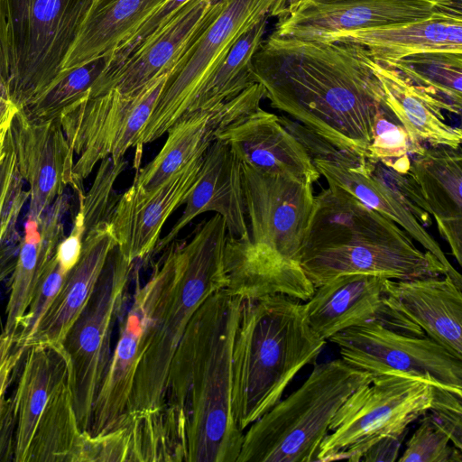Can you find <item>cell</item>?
I'll return each instance as SVG.
<instances>
[{"label": "cell", "instance_id": "cell-35", "mask_svg": "<svg viewBox=\"0 0 462 462\" xmlns=\"http://www.w3.org/2000/svg\"><path fill=\"white\" fill-rule=\"evenodd\" d=\"M268 19L263 18L237 39L200 86L185 114L213 108L256 83L252 60L263 41Z\"/></svg>", "mask_w": 462, "mask_h": 462}, {"label": "cell", "instance_id": "cell-33", "mask_svg": "<svg viewBox=\"0 0 462 462\" xmlns=\"http://www.w3.org/2000/svg\"><path fill=\"white\" fill-rule=\"evenodd\" d=\"M87 437L77 420L66 356L39 420L27 462H84Z\"/></svg>", "mask_w": 462, "mask_h": 462}, {"label": "cell", "instance_id": "cell-31", "mask_svg": "<svg viewBox=\"0 0 462 462\" xmlns=\"http://www.w3.org/2000/svg\"><path fill=\"white\" fill-rule=\"evenodd\" d=\"M65 359L62 345H32L24 354L14 396L7 402L15 462H27L39 420Z\"/></svg>", "mask_w": 462, "mask_h": 462}, {"label": "cell", "instance_id": "cell-28", "mask_svg": "<svg viewBox=\"0 0 462 462\" xmlns=\"http://www.w3.org/2000/svg\"><path fill=\"white\" fill-rule=\"evenodd\" d=\"M337 40L363 45L378 61L426 51L462 52V12L444 7L424 19L353 31Z\"/></svg>", "mask_w": 462, "mask_h": 462}, {"label": "cell", "instance_id": "cell-7", "mask_svg": "<svg viewBox=\"0 0 462 462\" xmlns=\"http://www.w3.org/2000/svg\"><path fill=\"white\" fill-rule=\"evenodd\" d=\"M374 376L342 358L315 365L297 390L244 432L236 462H317L335 413Z\"/></svg>", "mask_w": 462, "mask_h": 462}, {"label": "cell", "instance_id": "cell-36", "mask_svg": "<svg viewBox=\"0 0 462 462\" xmlns=\"http://www.w3.org/2000/svg\"><path fill=\"white\" fill-rule=\"evenodd\" d=\"M379 62L399 71L438 100L445 111L461 115L462 52L426 51Z\"/></svg>", "mask_w": 462, "mask_h": 462}, {"label": "cell", "instance_id": "cell-37", "mask_svg": "<svg viewBox=\"0 0 462 462\" xmlns=\"http://www.w3.org/2000/svg\"><path fill=\"white\" fill-rule=\"evenodd\" d=\"M112 53L61 72L58 79L41 97L28 106L19 110L32 120L45 121L60 118L63 110L85 96L106 69L111 61Z\"/></svg>", "mask_w": 462, "mask_h": 462}, {"label": "cell", "instance_id": "cell-40", "mask_svg": "<svg viewBox=\"0 0 462 462\" xmlns=\"http://www.w3.org/2000/svg\"><path fill=\"white\" fill-rule=\"evenodd\" d=\"M69 273L58 261L55 252L41 273L32 299L16 335L17 346L27 348V344L60 291Z\"/></svg>", "mask_w": 462, "mask_h": 462}, {"label": "cell", "instance_id": "cell-48", "mask_svg": "<svg viewBox=\"0 0 462 462\" xmlns=\"http://www.w3.org/2000/svg\"><path fill=\"white\" fill-rule=\"evenodd\" d=\"M409 430L400 434L386 436L374 443L362 456L364 462H394L397 461L401 446Z\"/></svg>", "mask_w": 462, "mask_h": 462}, {"label": "cell", "instance_id": "cell-47", "mask_svg": "<svg viewBox=\"0 0 462 462\" xmlns=\"http://www.w3.org/2000/svg\"><path fill=\"white\" fill-rule=\"evenodd\" d=\"M425 415L449 438L456 448H462V408L437 406Z\"/></svg>", "mask_w": 462, "mask_h": 462}, {"label": "cell", "instance_id": "cell-51", "mask_svg": "<svg viewBox=\"0 0 462 462\" xmlns=\"http://www.w3.org/2000/svg\"><path fill=\"white\" fill-rule=\"evenodd\" d=\"M302 1L312 3V4H336V3L349 2V1H355V0H302Z\"/></svg>", "mask_w": 462, "mask_h": 462}, {"label": "cell", "instance_id": "cell-25", "mask_svg": "<svg viewBox=\"0 0 462 462\" xmlns=\"http://www.w3.org/2000/svg\"><path fill=\"white\" fill-rule=\"evenodd\" d=\"M386 290L423 333L462 359V293L448 275L386 279Z\"/></svg>", "mask_w": 462, "mask_h": 462}, {"label": "cell", "instance_id": "cell-15", "mask_svg": "<svg viewBox=\"0 0 462 462\" xmlns=\"http://www.w3.org/2000/svg\"><path fill=\"white\" fill-rule=\"evenodd\" d=\"M386 278L346 274L315 288L304 303L306 320L322 339L351 327L375 322L395 331L425 335L386 290Z\"/></svg>", "mask_w": 462, "mask_h": 462}, {"label": "cell", "instance_id": "cell-22", "mask_svg": "<svg viewBox=\"0 0 462 462\" xmlns=\"http://www.w3.org/2000/svg\"><path fill=\"white\" fill-rule=\"evenodd\" d=\"M209 211L225 220L229 236L242 241L250 240L241 163L229 146L217 139L203 155L199 180L187 198L181 216L170 232L159 239L153 253L170 245L196 217Z\"/></svg>", "mask_w": 462, "mask_h": 462}, {"label": "cell", "instance_id": "cell-4", "mask_svg": "<svg viewBox=\"0 0 462 462\" xmlns=\"http://www.w3.org/2000/svg\"><path fill=\"white\" fill-rule=\"evenodd\" d=\"M326 340L309 326L304 303L284 294L244 299L232 352V410L245 430L316 363Z\"/></svg>", "mask_w": 462, "mask_h": 462}, {"label": "cell", "instance_id": "cell-9", "mask_svg": "<svg viewBox=\"0 0 462 462\" xmlns=\"http://www.w3.org/2000/svg\"><path fill=\"white\" fill-rule=\"evenodd\" d=\"M430 383L399 373L375 374L343 402L322 440L317 462H359L376 441L409 430L432 406Z\"/></svg>", "mask_w": 462, "mask_h": 462}, {"label": "cell", "instance_id": "cell-50", "mask_svg": "<svg viewBox=\"0 0 462 462\" xmlns=\"http://www.w3.org/2000/svg\"><path fill=\"white\" fill-rule=\"evenodd\" d=\"M17 107L11 102L7 103L0 111V162L5 154V141L11 120Z\"/></svg>", "mask_w": 462, "mask_h": 462}, {"label": "cell", "instance_id": "cell-17", "mask_svg": "<svg viewBox=\"0 0 462 462\" xmlns=\"http://www.w3.org/2000/svg\"><path fill=\"white\" fill-rule=\"evenodd\" d=\"M444 7L450 6L439 0L302 1L292 13L278 19L273 32L301 40L333 42L353 31L424 19Z\"/></svg>", "mask_w": 462, "mask_h": 462}, {"label": "cell", "instance_id": "cell-45", "mask_svg": "<svg viewBox=\"0 0 462 462\" xmlns=\"http://www.w3.org/2000/svg\"><path fill=\"white\" fill-rule=\"evenodd\" d=\"M26 350L16 345V336L0 332V425L7 405V388Z\"/></svg>", "mask_w": 462, "mask_h": 462}, {"label": "cell", "instance_id": "cell-11", "mask_svg": "<svg viewBox=\"0 0 462 462\" xmlns=\"http://www.w3.org/2000/svg\"><path fill=\"white\" fill-rule=\"evenodd\" d=\"M169 73L140 91L125 96L115 90L90 97L87 93L63 110L60 122L77 159L72 187L84 191L83 180L105 158L114 162L134 146L144 127Z\"/></svg>", "mask_w": 462, "mask_h": 462}, {"label": "cell", "instance_id": "cell-32", "mask_svg": "<svg viewBox=\"0 0 462 462\" xmlns=\"http://www.w3.org/2000/svg\"><path fill=\"white\" fill-rule=\"evenodd\" d=\"M165 1L93 0L63 60L60 73L112 53Z\"/></svg>", "mask_w": 462, "mask_h": 462}, {"label": "cell", "instance_id": "cell-30", "mask_svg": "<svg viewBox=\"0 0 462 462\" xmlns=\"http://www.w3.org/2000/svg\"><path fill=\"white\" fill-rule=\"evenodd\" d=\"M384 95V101L407 132L412 144L422 152L426 147L444 145L459 148L460 127L447 124L441 104L407 80L393 68L371 62Z\"/></svg>", "mask_w": 462, "mask_h": 462}, {"label": "cell", "instance_id": "cell-13", "mask_svg": "<svg viewBox=\"0 0 462 462\" xmlns=\"http://www.w3.org/2000/svg\"><path fill=\"white\" fill-rule=\"evenodd\" d=\"M175 258L176 250L172 246L143 284L139 281L141 263L135 268L132 300L118 319V337L92 406L88 430L91 436L117 428L126 414L153 311L173 271Z\"/></svg>", "mask_w": 462, "mask_h": 462}, {"label": "cell", "instance_id": "cell-38", "mask_svg": "<svg viewBox=\"0 0 462 462\" xmlns=\"http://www.w3.org/2000/svg\"><path fill=\"white\" fill-rule=\"evenodd\" d=\"M420 153L384 103L375 116L367 160L379 162L401 173H409L411 156Z\"/></svg>", "mask_w": 462, "mask_h": 462}, {"label": "cell", "instance_id": "cell-52", "mask_svg": "<svg viewBox=\"0 0 462 462\" xmlns=\"http://www.w3.org/2000/svg\"><path fill=\"white\" fill-rule=\"evenodd\" d=\"M439 1L447 6L457 7V8L462 7L461 0H439Z\"/></svg>", "mask_w": 462, "mask_h": 462}, {"label": "cell", "instance_id": "cell-14", "mask_svg": "<svg viewBox=\"0 0 462 462\" xmlns=\"http://www.w3.org/2000/svg\"><path fill=\"white\" fill-rule=\"evenodd\" d=\"M241 177L251 242L300 265L314 207L313 182L262 172L243 163Z\"/></svg>", "mask_w": 462, "mask_h": 462}, {"label": "cell", "instance_id": "cell-49", "mask_svg": "<svg viewBox=\"0 0 462 462\" xmlns=\"http://www.w3.org/2000/svg\"><path fill=\"white\" fill-rule=\"evenodd\" d=\"M21 238L5 242L0 245V283L14 270L18 253L20 249Z\"/></svg>", "mask_w": 462, "mask_h": 462}, {"label": "cell", "instance_id": "cell-10", "mask_svg": "<svg viewBox=\"0 0 462 462\" xmlns=\"http://www.w3.org/2000/svg\"><path fill=\"white\" fill-rule=\"evenodd\" d=\"M140 262L128 261L114 248L87 305L61 344L82 431L89 429L92 406L111 357L113 329L128 303L130 284Z\"/></svg>", "mask_w": 462, "mask_h": 462}, {"label": "cell", "instance_id": "cell-2", "mask_svg": "<svg viewBox=\"0 0 462 462\" xmlns=\"http://www.w3.org/2000/svg\"><path fill=\"white\" fill-rule=\"evenodd\" d=\"M244 299L222 288L187 326L170 365L164 403L185 436L186 462H236L244 432L232 410V352Z\"/></svg>", "mask_w": 462, "mask_h": 462}, {"label": "cell", "instance_id": "cell-53", "mask_svg": "<svg viewBox=\"0 0 462 462\" xmlns=\"http://www.w3.org/2000/svg\"><path fill=\"white\" fill-rule=\"evenodd\" d=\"M1 19H2V14H1V0H0V25H1Z\"/></svg>", "mask_w": 462, "mask_h": 462}, {"label": "cell", "instance_id": "cell-29", "mask_svg": "<svg viewBox=\"0 0 462 462\" xmlns=\"http://www.w3.org/2000/svg\"><path fill=\"white\" fill-rule=\"evenodd\" d=\"M69 206L68 196L63 193L44 211L39 224L28 218L25 222L18 258L11 274L3 329L7 335H17L41 273L65 237L63 218Z\"/></svg>", "mask_w": 462, "mask_h": 462}, {"label": "cell", "instance_id": "cell-18", "mask_svg": "<svg viewBox=\"0 0 462 462\" xmlns=\"http://www.w3.org/2000/svg\"><path fill=\"white\" fill-rule=\"evenodd\" d=\"M203 155L153 189L143 191L131 185L118 196L109 222L116 247L128 261L142 262L153 253L164 223L197 185Z\"/></svg>", "mask_w": 462, "mask_h": 462}, {"label": "cell", "instance_id": "cell-16", "mask_svg": "<svg viewBox=\"0 0 462 462\" xmlns=\"http://www.w3.org/2000/svg\"><path fill=\"white\" fill-rule=\"evenodd\" d=\"M9 133L19 171L29 186L28 219L39 224L43 212L72 186L75 154L60 118L32 120L17 109Z\"/></svg>", "mask_w": 462, "mask_h": 462}, {"label": "cell", "instance_id": "cell-39", "mask_svg": "<svg viewBox=\"0 0 462 462\" xmlns=\"http://www.w3.org/2000/svg\"><path fill=\"white\" fill-rule=\"evenodd\" d=\"M19 171L9 128L5 141V154L0 162V245L21 238L16 225L22 208L30 197Z\"/></svg>", "mask_w": 462, "mask_h": 462}, {"label": "cell", "instance_id": "cell-46", "mask_svg": "<svg viewBox=\"0 0 462 462\" xmlns=\"http://www.w3.org/2000/svg\"><path fill=\"white\" fill-rule=\"evenodd\" d=\"M85 235V224L82 212L79 209L70 234L58 245L56 257L60 263L69 272L79 262Z\"/></svg>", "mask_w": 462, "mask_h": 462}, {"label": "cell", "instance_id": "cell-5", "mask_svg": "<svg viewBox=\"0 0 462 462\" xmlns=\"http://www.w3.org/2000/svg\"><path fill=\"white\" fill-rule=\"evenodd\" d=\"M226 222L215 214L197 226L189 243L176 245L175 265L153 311L125 416L164 403L170 365L187 326L204 300L226 285Z\"/></svg>", "mask_w": 462, "mask_h": 462}, {"label": "cell", "instance_id": "cell-3", "mask_svg": "<svg viewBox=\"0 0 462 462\" xmlns=\"http://www.w3.org/2000/svg\"><path fill=\"white\" fill-rule=\"evenodd\" d=\"M300 265L315 288L346 274L390 280L448 275L397 224L333 185L314 196Z\"/></svg>", "mask_w": 462, "mask_h": 462}, {"label": "cell", "instance_id": "cell-42", "mask_svg": "<svg viewBox=\"0 0 462 462\" xmlns=\"http://www.w3.org/2000/svg\"><path fill=\"white\" fill-rule=\"evenodd\" d=\"M282 125L301 144L311 162H328L347 170L366 169L367 159L342 148L286 116H278Z\"/></svg>", "mask_w": 462, "mask_h": 462}, {"label": "cell", "instance_id": "cell-21", "mask_svg": "<svg viewBox=\"0 0 462 462\" xmlns=\"http://www.w3.org/2000/svg\"><path fill=\"white\" fill-rule=\"evenodd\" d=\"M186 462L185 437L168 404L126 415L116 429L88 435L85 462Z\"/></svg>", "mask_w": 462, "mask_h": 462}, {"label": "cell", "instance_id": "cell-41", "mask_svg": "<svg viewBox=\"0 0 462 462\" xmlns=\"http://www.w3.org/2000/svg\"><path fill=\"white\" fill-rule=\"evenodd\" d=\"M368 174L382 185L424 227L432 225L427 201L416 180L410 173H401L383 163L367 160Z\"/></svg>", "mask_w": 462, "mask_h": 462}, {"label": "cell", "instance_id": "cell-1", "mask_svg": "<svg viewBox=\"0 0 462 462\" xmlns=\"http://www.w3.org/2000/svg\"><path fill=\"white\" fill-rule=\"evenodd\" d=\"M372 60L365 47L350 41L273 32L252 64L272 107L367 159L375 116L385 103Z\"/></svg>", "mask_w": 462, "mask_h": 462}, {"label": "cell", "instance_id": "cell-24", "mask_svg": "<svg viewBox=\"0 0 462 462\" xmlns=\"http://www.w3.org/2000/svg\"><path fill=\"white\" fill-rule=\"evenodd\" d=\"M116 246L109 219H103L85 230L79 262L69 271L53 302L41 319L27 344L60 346L87 305L105 267Z\"/></svg>", "mask_w": 462, "mask_h": 462}, {"label": "cell", "instance_id": "cell-44", "mask_svg": "<svg viewBox=\"0 0 462 462\" xmlns=\"http://www.w3.org/2000/svg\"><path fill=\"white\" fill-rule=\"evenodd\" d=\"M189 0H166L149 15L112 53L103 72L107 74L124 63L149 38L159 32Z\"/></svg>", "mask_w": 462, "mask_h": 462}, {"label": "cell", "instance_id": "cell-19", "mask_svg": "<svg viewBox=\"0 0 462 462\" xmlns=\"http://www.w3.org/2000/svg\"><path fill=\"white\" fill-rule=\"evenodd\" d=\"M220 5L221 0H189L124 63L110 73L101 74L87 95L94 97L109 90L132 95L170 73L189 43L217 14Z\"/></svg>", "mask_w": 462, "mask_h": 462}, {"label": "cell", "instance_id": "cell-43", "mask_svg": "<svg viewBox=\"0 0 462 462\" xmlns=\"http://www.w3.org/2000/svg\"><path fill=\"white\" fill-rule=\"evenodd\" d=\"M406 443L399 462H462L461 449L450 446L448 435L425 414Z\"/></svg>", "mask_w": 462, "mask_h": 462}, {"label": "cell", "instance_id": "cell-26", "mask_svg": "<svg viewBox=\"0 0 462 462\" xmlns=\"http://www.w3.org/2000/svg\"><path fill=\"white\" fill-rule=\"evenodd\" d=\"M225 271L230 292L243 299L284 294L307 301L315 288L300 265L285 262L269 249L227 235Z\"/></svg>", "mask_w": 462, "mask_h": 462}, {"label": "cell", "instance_id": "cell-8", "mask_svg": "<svg viewBox=\"0 0 462 462\" xmlns=\"http://www.w3.org/2000/svg\"><path fill=\"white\" fill-rule=\"evenodd\" d=\"M302 0H221L217 14L189 43L170 71L135 147L152 143L186 113L195 94L232 45L263 18H283Z\"/></svg>", "mask_w": 462, "mask_h": 462}, {"label": "cell", "instance_id": "cell-34", "mask_svg": "<svg viewBox=\"0 0 462 462\" xmlns=\"http://www.w3.org/2000/svg\"><path fill=\"white\" fill-rule=\"evenodd\" d=\"M312 163L328 185L346 190L402 227L426 251L436 256L446 268L448 275L462 288L461 274L449 263L438 242L409 211L368 174L366 169L347 170L319 161Z\"/></svg>", "mask_w": 462, "mask_h": 462}, {"label": "cell", "instance_id": "cell-23", "mask_svg": "<svg viewBox=\"0 0 462 462\" xmlns=\"http://www.w3.org/2000/svg\"><path fill=\"white\" fill-rule=\"evenodd\" d=\"M217 139L226 143L241 163L256 171L308 179L313 183L321 176L278 116L261 107L221 130Z\"/></svg>", "mask_w": 462, "mask_h": 462}, {"label": "cell", "instance_id": "cell-6", "mask_svg": "<svg viewBox=\"0 0 462 462\" xmlns=\"http://www.w3.org/2000/svg\"><path fill=\"white\" fill-rule=\"evenodd\" d=\"M93 0H1L0 96L23 109L59 78Z\"/></svg>", "mask_w": 462, "mask_h": 462}, {"label": "cell", "instance_id": "cell-12", "mask_svg": "<svg viewBox=\"0 0 462 462\" xmlns=\"http://www.w3.org/2000/svg\"><path fill=\"white\" fill-rule=\"evenodd\" d=\"M328 340L352 366L375 374L399 373L462 395V359L426 335L395 331L371 322L344 329Z\"/></svg>", "mask_w": 462, "mask_h": 462}, {"label": "cell", "instance_id": "cell-27", "mask_svg": "<svg viewBox=\"0 0 462 462\" xmlns=\"http://www.w3.org/2000/svg\"><path fill=\"white\" fill-rule=\"evenodd\" d=\"M409 173L418 182L439 235L462 265L461 147L427 145L411 156Z\"/></svg>", "mask_w": 462, "mask_h": 462}, {"label": "cell", "instance_id": "cell-20", "mask_svg": "<svg viewBox=\"0 0 462 462\" xmlns=\"http://www.w3.org/2000/svg\"><path fill=\"white\" fill-rule=\"evenodd\" d=\"M264 97L263 87L254 83L236 97L213 108L183 115L167 131V139L157 155L137 171L132 185L143 191L157 188L202 156L221 130L259 108Z\"/></svg>", "mask_w": 462, "mask_h": 462}]
</instances>
